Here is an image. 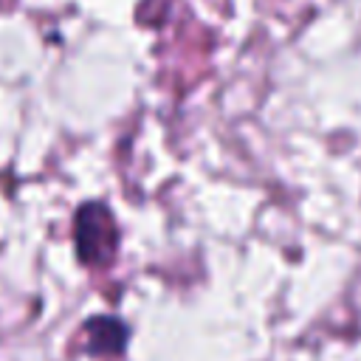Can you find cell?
Returning <instances> with one entry per match:
<instances>
[{
  "label": "cell",
  "mask_w": 361,
  "mask_h": 361,
  "mask_svg": "<svg viewBox=\"0 0 361 361\" xmlns=\"http://www.w3.org/2000/svg\"><path fill=\"white\" fill-rule=\"evenodd\" d=\"M76 251L90 265H104L116 254L118 228L104 203H85L76 212Z\"/></svg>",
  "instance_id": "6da1fadb"
}]
</instances>
